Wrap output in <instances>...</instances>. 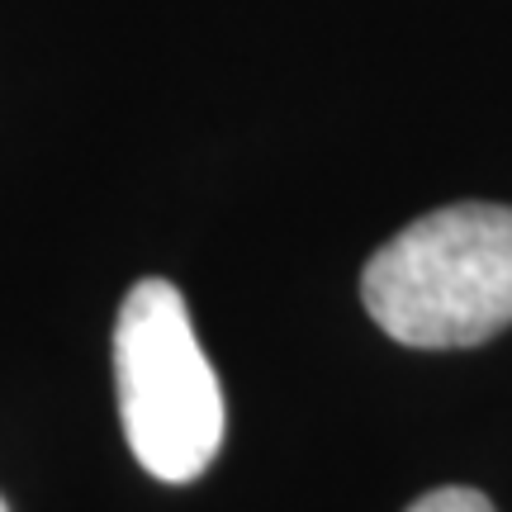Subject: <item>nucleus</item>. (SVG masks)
I'll return each mask as SVG.
<instances>
[{
	"mask_svg": "<svg viewBox=\"0 0 512 512\" xmlns=\"http://www.w3.org/2000/svg\"><path fill=\"white\" fill-rule=\"evenodd\" d=\"M361 299L394 342L479 347L512 323V204H446L366 261Z\"/></svg>",
	"mask_w": 512,
	"mask_h": 512,
	"instance_id": "obj_1",
	"label": "nucleus"
},
{
	"mask_svg": "<svg viewBox=\"0 0 512 512\" xmlns=\"http://www.w3.org/2000/svg\"><path fill=\"white\" fill-rule=\"evenodd\" d=\"M119 418L147 475L185 484L223 446V389L171 280H138L114 323Z\"/></svg>",
	"mask_w": 512,
	"mask_h": 512,
	"instance_id": "obj_2",
	"label": "nucleus"
},
{
	"mask_svg": "<svg viewBox=\"0 0 512 512\" xmlns=\"http://www.w3.org/2000/svg\"><path fill=\"white\" fill-rule=\"evenodd\" d=\"M408 512H494V503L479 494V489H460V484H451V489L422 494Z\"/></svg>",
	"mask_w": 512,
	"mask_h": 512,
	"instance_id": "obj_3",
	"label": "nucleus"
},
{
	"mask_svg": "<svg viewBox=\"0 0 512 512\" xmlns=\"http://www.w3.org/2000/svg\"><path fill=\"white\" fill-rule=\"evenodd\" d=\"M0 512H10V508H5V498H0Z\"/></svg>",
	"mask_w": 512,
	"mask_h": 512,
	"instance_id": "obj_4",
	"label": "nucleus"
}]
</instances>
